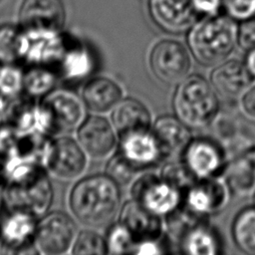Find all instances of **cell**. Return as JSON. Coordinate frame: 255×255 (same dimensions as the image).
Returning a JSON list of instances; mask_svg holds the SVG:
<instances>
[{"label": "cell", "mask_w": 255, "mask_h": 255, "mask_svg": "<svg viewBox=\"0 0 255 255\" xmlns=\"http://www.w3.org/2000/svg\"><path fill=\"white\" fill-rule=\"evenodd\" d=\"M75 218L91 228L113 224L122 207L121 186L108 174H93L80 179L69 194Z\"/></svg>", "instance_id": "cell-1"}, {"label": "cell", "mask_w": 255, "mask_h": 255, "mask_svg": "<svg viewBox=\"0 0 255 255\" xmlns=\"http://www.w3.org/2000/svg\"><path fill=\"white\" fill-rule=\"evenodd\" d=\"M4 190L7 207L25 209L38 217L49 211L53 203V185L43 165L10 164Z\"/></svg>", "instance_id": "cell-2"}, {"label": "cell", "mask_w": 255, "mask_h": 255, "mask_svg": "<svg viewBox=\"0 0 255 255\" xmlns=\"http://www.w3.org/2000/svg\"><path fill=\"white\" fill-rule=\"evenodd\" d=\"M172 109L174 116L190 129H202L218 118L220 102L210 81L190 74L176 85Z\"/></svg>", "instance_id": "cell-3"}, {"label": "cell", "mask_w": 255, "mask_h": 255, "mask_svg": "<svg viewBox=\"0 0 255 255\" xmlns=\"http://www.w3.org/2000/svg\"><path fill=\"white\" fill-rule=\"evenodd\" d=\"M237 27L229 16L213 15L195 23L188 31L187 45L193 58L205 67L216 66L233 52Z\"/></svg>", "instance_id": "cell-4"}, {"label": "cell", "mask_w": 255, "mask_h": 255, "mask_svg": "<svg viewBox=\"0 0 255 255\" xmlns=\"http://www.w3.org/2000/svg\"><path fill=\"white\" fill-rule=\"evenodd\" d=\"M42 129L51 134H64L79 128L87 117V107L76 93L55 88L39 100Z\"/></svg>", "instance_id": "cell-5"}, {"label": "cell", "mask_w": 255, "mask_h": 255, "mask_svg": "<svg viewBox=\"0 0 255 255\" xmlns=\"http://www.w3.org/2000/svg\"><path fill=\"white\" fill-rule=\"evenodd\" d=\"M38 216L28 210L7 207L0 216V254H38L35 241Z\"/></svg>", "instance_id": "cell-6"}, {"label": "cell", "mask_w": 255, "mask_h": 255, "mask_svg": "<svg viewBox=\"0 0 255 255\" xmlns=\"http://www.w3.org/2000/svg\"><path fill=\"white\" fill-rule=\"evenodd\" d=\"M131 198L153 214L164 218L181 203L183 192L157 174H141L130 188Z\"/></svg>", "instance_id": "cell-7"}, {"label": "cell", "mask_w": 255, "mask_h": 255, "mask_svg": "<svg viewBox=\"0 0 255 255\" xmlns=\"http://www.w3.org/2000/svg\"><path fill=\"white\" fill-rule=\"evenodd\" d=\"M67 12L63 0H23L18 24L30 37L62 32Z\"/></svg>", "instance_id": "cell-8"}, {"label": "cell", "mask_w": 255, "mask_h": 255, "mask_svg": "<svg viewBox=\"0 0 255 255\" xmlns=\"http://www.w3.org/2000/svg\"><path fill=\"white\" fill-rule=\"evenodd\" d=\"M77 233V225L70 215L61 210L47 211L37 222L36 246L43 254H65L72 248Z\"/></svg>", "instance_id": "cell-9"}, {"label": "cell", "mask_w": 255, "mask_h": 255, "mask_svg": "<svg viewBox=\"0 0 255 255\" xmlns=\"http://www.w3.org/2000/svg\"><path fill=\"white\" fill-rule=\"evenodd\" d=\"M149 66L160 82L177 85L190 75L191 59L189 52L181 43L165 39L152 47L149 54Z\"/></svg>", "instance_id": "cell-10"}, {"label": "cell", "mask_w": 255, "mask_h": 255, "mask_svg": "<svg viewBox=\"0 0 255 255\" xmlns=\"http://www.w3.org/2000/svg\"><path fill=\"white\" fill-rule=\"evenodd\" d=\"M181 159L197 179L222 176L225 169L226 151L210 137H192L183 151Z\"/></svg>", "instance_id": "cell-11"}, {"label": "cell", "mask_w": 255, "mask_h": 255, "mask_svg": "<svg viewBox=\"0 0 255 255\" xmlns=\"http://www.w3.org/2000/svg\"><path fill=\"white\" fill-rule=\"evenodd\" d=\"M76 131L77 140L88 157L106 159L118 149L119 134L113 123L105 117L98 114L86 117Z\"/></svg>", "instance_id": "cell-12"}, {"label": "cell", "mask_w": 255, "mask_h": 255, "mask_svg": "<svg viewBox=\"0 0 255 255\" xmlns=\"http://www.w3.org/2000/svg\"><path fill=\"white\" fill-rule=\"evenodd\" d=\"M230 195L222 176L197 179L183 191L182 203L194 214L207 219L226 207Z\"/></svg>", "instance_id": "cell-13"}, {"label": "cell", "mask_w": 255, "mask_h": 255, "mask_svg": "<svg viewBox=\"0 0 255 255\" xmlns=\"http://www.w3.org/2000/svg\"><path fill=\"white\" fill-rule=\"evenodd\" d=\"M88 155L77 139L60 135L53 137L46 160L47 170L63 180L80 177L86 170Z\"/></svg>", "instance_id": "cell-14"}, {"label": "cell", "mask_w": 255, "mask_h": 255, "mask_svg": "<svg viewBox=\"0 0 255 255\" xmlns=\"http://www.w3.org/2000/svg\"><path fill=\"white\" fill-rule=\"evenodd\" d=\"M148 12L154 24L170 34L188 32L199 16L191 0H148Z\"/></svg>", "instance_id": "cell-15"}, {"label": "cell", "mask_w": 255, "mask_h": 255, "mask_svg": "<svg viewBox=\"0 0 255 255\" xmlns=\"http://www.w3.org/2000/svg\"><path fill=\"white\" fill-rule=\"evenodd\" d=\"M119 222L131 233L136 244L162 239L164 232L162 217L153 214L132 198L122 205Z\"/></svg>", "instance_id": "cell-16"}, {"label": "cell", "mask_w": 255, "mask_h": 255, "mask_svg": "<svg viewBox=\"0 0 255 255\" xmlns=\"http://www.w3.org/2000/svg\"><path fill=\"white\" fill-rule=\"evenodd\" d=\"M117 150L142 171L152 167L163 157L151 129L120 135Z\"/></svg>", "instance_id": "cell-17"}, {"label": "cell", "mask_w": 255, "mask_h": 255, "mask_svg": "<svg viewBox=\"0 0 255 255\" xmlns=\"http://www.w3.org/2000/svg\"><path fill=\"white\" fill-rule=\"evenodd\" d=\"M254 77L244 63L230 59L216 65L210 75V83L218 96L236 100L252 86Z\"/></svg>", "instance_id": "cell-18"}, {"label": "cell", "mask_w": 255, "mask_h": 255, "mask_svg": "<svg viewBox=\"0 0 255 255\" xmlns=\"http://www.w3.org/2000/svg\"><path fill=\"white\" fill-rule=\"evenodd\" d=\"M231 194L247 196L255 191V143L238 151L228 160L223 171Z\"/></svg>", "instance_id": "cell-19"}, {"label": "cell", "mask_w": 255, "mask_h": 255, "mask_svg": "<svg viewBox=\"0 0 255 255\" xmlns=\"http://www.w3.org/2000/svg\"><path fill=\"white\" fill-rule=\"evenodd\" d=\"M150 129L159 144L163 157L181 155L184 147L192 138L191 129L175 116L158 117Z\"/></svg>", "instance_id": "cell-20"}, {"label": "cell", "mask_w": 255, "mask_h": 255, "mask_svg": "<svg viewBox=\"0 0 255 255\" xmlns=\"http://www.w3.org/2000/svg\"><path fill=\"white\" fill-rule=\"evenodd\" d=\"M95 63L90 50L83 44L69 39L66 49L56 65L59 80L80 82L92 74Z\"/></svg>", "instance_id": "cell-21"}, {"label": "cell", "mask_w": 255, "mask_h": 255, "mask_svg": "<svg viewBox=\"0 0 255 255\" xmlns=\"http://www.w3.org/2000/svg\"><path fill=\"white\" fill-rule=\"evenodd\" d=\"M1 119L19 131L42 130L39 100L25 94L3 101Z\"/></svg>", "instance_id": "cell-22"}, {"label": "cell", "mask_w": 255, "mask_h": 255, "mask_svg": "<svg viewBox=\"0 0 255 255\" xmlns=\"http://www.w3.org/2000/svg\"><path fill=\"white\" fill-rule=\"evenodd\" d=\"M112 123L119 134L149 130L152 119L149 110L134 98H123L112 110Z\"/></svg>", "instance_id": "cell-23"}, {"label": "cell", "mask_w": 255, "mask_h": 255, "mask_svg": "<svg viewBox=\"0 0 255 255\" xmlns=\"http://www.w3.org/2000/svg\"><path fill=\"white\" fill-rule=\"evenodd\" d=\"M124 98L118 83L107 77H96L89 80L82 91V99L88 110L95 114L112 112Z\"/></svg>", "instance_id": "cell-24"}, {"label": "cell", "mask_w": 255, "mask_h": 255, "mask_svg": "<svg viewBox=\"0 0 255 255\" xmlns=\"http://www.w3.org/2000/svg\"><path fill=\"white\" fill-rule=\"evenodd\" d=\"M177 242L180 252L189 255H216L221 249L220 239L207 219L189 227Z\"/></svg>", "instance_id": "cell-25"}, {"label": "cell", "mask_w": 255, "mask_h": 255, "mask_svg": "<svg viewBox=\"0 0 255 255\" xmlns=\"http://www.w3.org/2000/svg\"><path fill=\"white\" fill-rule=\"evenodd\" d=\"M30 39L19 24H0V64H24Z\"/></svg>", "instance_id": "cell-26"}, {"label": "cell", "mask_w": 255, "mask_h": 255, "mask_svg": "<svg viewBox=\"0 0 255 255\" xmlns=\"http://www.w3.org/2000/svg\"><path fill=\"white\" fill-rule=\"evenodd\" d=\"M23 67L25 95L40 100L57 87L59 77L53 68L40 64H26Z\"/></svg>", "instance_id": "cell-27"}, {"label": "cell", "mask_w": 255, "mask_h": 255, "mask_svg": "<svg viewBox=\"0 0 255 255\" xmlns=\"http://www.w3.org/2000/svg\"><path fill=\"white\" fill-rule=\"evenodd\" d=\"M231 235L236 247L243 253L255 255V205L241 209L234 217Z\"/></svg>", "instance_id": "cell-28"}, {"label": "cell", "mask_w": 255, "mask_h": 255, "mask_svg": "<svg viewBox=\"0 0 255 255\" xmlns=\"http://www.w3.org/2000/svg\"><path fill=\"white\" fill-rule=\"evenodd\" d=\"M24 90V67L22 64H0V98L7 101L16 98Z\"/></svg>", "instance_id": "cell-29"}, {"label": "cell", "mask_w": 255, "mask_h": 255, "mask_svg": "<svg viewBox=\"0 0 255 255\" xmlns=\"http://www.w3.org/2000/svg\"><path fill=\"white\" fill-rule=\"evenodd\" d=\"M143 171L130 163L118 150L109 157L106 165V174L120 186L133 182Z\"/></svg>", "instance_id": "cell-30"}, {"label": "cell", "mask_w": 255, "mask_h": 255, "mask_svg": "<svg viewBox=\"0 0 255 255\" xmlns=\"http://www.w3.org/2000/svg\"><path fill=\"white\" fill-rule=\"evenodd\" d=\"M105 239L109 254L133 253L136 245L131 233L119 221L110 225Z\"/></svg>", "instance_id": "cell-31"}, {"label": "cell", "mask_w": 255, "mask_h": 255, "mask_svg": "<svg viewBox=\"0 0 255 255\" xmlns=\"http://www.w3.org/2000/svg\"><path fill=\"white\" fill-rule=\"evenodd\" d=\"M159 175L182 192L197 180L182 159L166 162L162 166Z\"/></svg>", "instance_id": "cell-32"}, {"label": "cell", "mask_w": 255, "mask_h": 255, "mask_svg": "<svg viewBox=\"0 0 255 255\" xmlns=\"http://www.w3.org/2000/svg\"><path fill=\"white\" fill-rule=\"evenodd\" d=\"M74 254H106V239L94 229H86L77 233L72 246Z\"/></svg>", "instance_id": "cell-33"}, {"label": "cell", "mask_w": 255, "mask_h": 255, "mask_svg": "<svg viewBox=\"0 0 255 255\" xmlns=\"http://www.w3.org/2000/svg\"><path fill=\"white\" fill-rule=\"evenodd\" d=\"M222 6L227 16L234 21L255 17V0H222Z\"/></svg>", "instance_id": "cell-34"}, {"label": "cell", "mask_w": 255, "mask_h": 255, "mask_svg": "<svg viewBox=\"0 0 255 255\" xmlns=\"http://www.w3.org/2000/svg\"><path fill=\"white\" fill-rule=\"evenodd\" d=\"M237 44L247 52L255 49V17L241 21L237 27Z\"/></svg>", "instance_id": "cell-35"}, {"label": "cell", "mask_w": 255, "mask_h": 255, "mask_svg": "<svg viewBox=\"0 0 255 255\" xmlns=\"http://www.w3.org/2000/svg\"><path fill=\"white\" fill-rule=\"evenodd\" d=\"M240 108L244 116L255 120V85L249 87L240 97Z\"/></svg>", "instance_id": "cell-36"}, {"label": "cell", "mask_w": 255, "mask_h": 255, "mask_svg": "<svg viewBox=\"0 0 255 255\" xmlns=\"http://www.w3.org/2000/svg\"><path fill=\"white\" fill-rule=\"evenodd\" d=\"M191 2L197 14L204 16L216 15L222 5V0H191Z\"/></svg>", "instance_id": "cell-37"}, {"label": "cell", "mask_w": 255, "mask_h": 255, "mask_svg": "<svg viewBox=\"0 0 255 255\" xmlns=\"http://www.w3.org/2000/svg\"><path fill=\"white\" fill-rule=\"evenodd\" d=\"M162 240H149L137 243L135 245L134 254H161L166 252L164 250Z\"/></svg>", "instance_id": "cell-38"}, {"label": "cell", "mask_w": 255, "mask_h": 255, "mask_svg": "<svg viewBox=\"0 0 255 255\" xmlns=\"http://www.w3.org/2000/svg\"><path fill=\"white\" fill-rule=\"evenodd\" d=\"M8 158L0 153V184L4 186L8 176Z\"/></svg>", "instance_id": "cell-39"}, {"label": "cell", "mask_w": 255, "mask_h": 255, "mask_svg": "<svg viewBox=\"0 0 255 255\" xmlns=\"http://www.w3.org/2000/svg\"><path fill=\"white\" fill-rule=\"evenodd\" d=\"M244 64L247 67V69L250 72V74L255 79V49H252V50L248 51V53L246 55V58H245Z\"/></svg>", "instance_id": "cell-40"}, {"label": "cell", "mask_w": 255, "mask_h": 255, "mask_svg": "<svg viewBox=\"0 0 255 255\" xmlns=\"http://www.w3.org/2000/svg\"><path fill=\"white\" fill-rule=\"evenodd\" d=\"M6 208H7V202L5 197V190H4V186L0 184V216L6 210Z\"/></svg>", "instance_id": "cell-41"}, {"label": "cell", "mask_w": 255, "mask_h": 255, "mask_svg": "<svg viewBox=\"0 0 255 255\" xmlns=\"http://www.w3.org/2000/svg\"><path fill=\"white\" fill-rule=\"evenodd\" d=\"M2 108H3V100L0 98V118H1V114H2Z\"/></svg>", "instance_id": "cell-42"}, {"label": "cell", "mask_w": 255, "mask_h": 255, "mask_svg": "<svg viewBox=\"0 0 255 255\" xmlns=\"http://www.w3.org/2000/svg\"><path fill=\"white\" fill-rule=\"evenodd\" d=\"M254 205H255V191H254Z\"/></svg>", "instance_id": "cell-43"}]
</instances>
